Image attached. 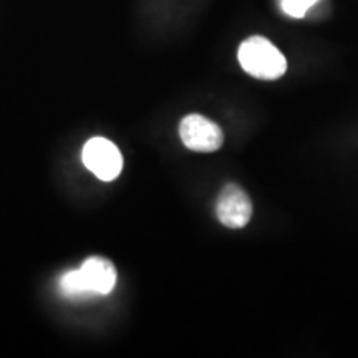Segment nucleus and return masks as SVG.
Returning a JSON list of instances; mask_svg holds the SVG:
<instances>
[{
	"mask_svg": "<svg viewBox=\"0 0 358 358\" xmlns=\"http://www.w3.org/2000/svg\"><path fill=\"white\" fill-rule=\"evenodd\" d=\"M319 2L320 0H280V8L285 15L294 17V19H302Z\"/></svg>",
	"mask_w": 358,
	"mask_h": 358,
	"instance_id": "obj_6",
	"label": "nucleus"
},
{
	"mask_svg": "<svg viewBox=\"0 0 358 358\" xmlns=\"http://www.w3.org/2000/svg\"><path fill=\"white\" fill-rule=\"evenodd\" d=\"M179 136L187 150L196 153H213L224 143V133L216 123L203 115H187L179 124Z\"/></svg>",
	"mask_w": 358,
	"mask_h": 358,
	"instance_id": "obj_3",
	"label": "nucleus"
},
{
	"mask_svg": "<svg viewBox=\"0 0 358 358\" xmlns=\"http://www.w3.org/2000/svg\"><path fill=\"white\" fill-rule=\"evenodd\" d=\"M237 58L245 73L259 80H277L287 70V60L279 48L259 35L241 43Z\"/></svg>",
	"mask_w": 358,
	"mask_h": 358,
	"instance_id": "obj_2",
	"label": "nucleus"
},
{
	"mask_svg": "<svg viewBox=\"0 0 358 358\" xmlns=\"http://www.w3.org/2000/svg\"><path fill=\"white\" fill-rule=\"evenodd\" d=\"M252 201L243 187L226 185L216 203L217 219L229 229H241L252 217Z\"/></svg>",
	"mask_w": 358,
	"mask_h": 358,
	"instance_id": "obj_5",
	"label": "nucleus"
},
{
	"mask_svg": "<svg viewBox=\"0 0 358 358\" xmlns=\"http://www.w3.org/2000/svg\"><path fill=\"white\" fill-rule=\"evenodd\" d=\"M116 284V268L108 259L90 257L83 266L65 272L58 282L62 295L69 299H83L92 295H106Z\"/></svg>",
	"mask_w": 358,
	"mask_h": 358,
	"instance_id": "obj_1",
	"label": "nucleus"
},
{
	"mask_svg": "<svg viewBox=\"0 0 358 358\" xmlns=\"http://www.w3.org/2000/svg\"><path fill=\"white\" fill-rule=\"evenodd\" d=\"M83 164L101 181H113L123 169V156L110 140L92 138L83 146Z\"/></svg>",
	"mask_w": 358,
	"mask_h": 358,
	"instance_id": "obj_4",
	"label": "nucleus"
}]
</instances>
